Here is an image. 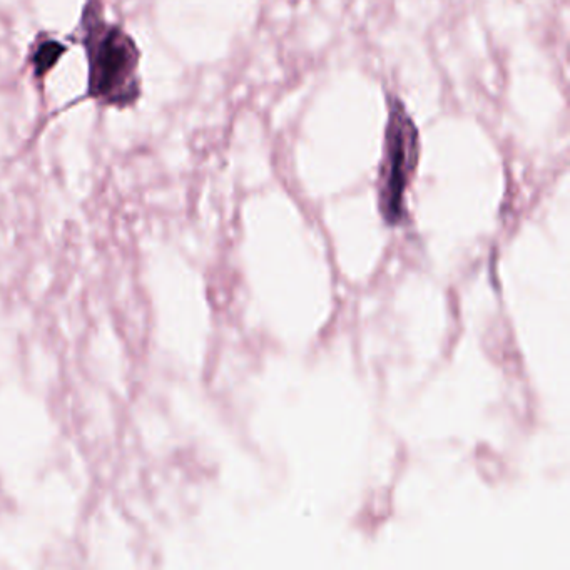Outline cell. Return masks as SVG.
Masks as SVG:
<instances>
[{"label": "cell", "instance_id": "cell-3", "mask_svg": "<svg viewBox=\"0 0 570 570\" xmlns=\"http://www.w3.org/2000/svg\"><path fill=\"white\" fill-rule=\"evenodd\" d=\"M66 51L67 46L61 42L47 37L46 34H39L36 41L32 42L31 51L27 57L34 79L44 81Z\"/></svg>", "mask_w": 570, "mask_h": 570}, {"label": "cell", "instance_id": "cell-2", "mask_svg": "<svg viewBox=\"0 0 570 570\" xmlns=\"http://www.w3.org/2000/svg\"><path fill=\"white\" fill-rule=\"evenodd\" d=\"M417 161V128L402 102L395 99L390 106L380 171V206L388 223H398L405 213V194Z\"/></svg>", "mask_w": 570, "mask_h": 570}, {"label": "cell", "instance_id": "cell-1", "mask_svg": "<svg viewBox=\"0 0 570 570\" xmlns=\"http://www.w3.org/2000/svg\"><path fill=\"white\" fill-rule=\"evenodd\" d=\"M76 37L86 52V96L99 106L133 107L143 94L141 51L123 27L107 21L102 0H86Z\"/></svg>", "mask_w": 570, "mask_h": 570}]
</instances>
